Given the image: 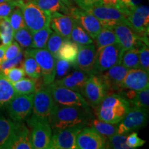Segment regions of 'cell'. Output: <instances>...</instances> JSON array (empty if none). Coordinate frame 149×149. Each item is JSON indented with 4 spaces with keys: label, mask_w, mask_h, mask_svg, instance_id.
Here are the masks:
<instances>
[{
    "label": "cell",
    "mask_w": 149,
    "mask_h": 149,
    "mask_svg": "<svg viewBox=\"0 0 149 149\" xmlns=\"http://www.w3.org/2000/svg\"><path fill=\"white\" fill-rule=\"evenodd\" d=\"M0 39L2 44H9L14 40V31L8 17H0Z\"/></svg>",
    "instance_id": "cell-37"
},
{
    "label": "cell",
    "mask_w": 149,
    "mask_h": 149,
    "mask_svg": "<svg viewBox=\"0 0 149 149\" xmlns=\"http://www.w3.org/2000/svg\"><path fill=\"white\" fill-rule=\"evenodd\" d=\"M139 61L140 68L149 72V49L148 45L144 44L139 49Z\"/></svg>",
    "instance_id": "cell-43"
},
{
    "label": "cell",
    "mask_w": 149,
    "mask_h": 149,
    "mask_svg": "<svg viewBox=\"0 0 149 149\" xmlns=\"http://www.w3.org/2000/svg\"><path fill=\"white\" fill-rule=\"evenodd\" d=\"M24 57L25 59L22 61V66L26 74L31 78L42 77V70L36 60L31 56L24 55Z\"/></svg>",
    "instance_id": "cell-35"
},
{
    "label": "cell",
    "mask_w": 149,
    "mask_h": 149,
    "mask_svg": "<svg viewBox=\"0 0 149 149\" xmlns=\"http://www.w3.org/2000/svg\"><path fill=\"white\" fill-rule=\"evenodd\" d=\"M72 66V64L69 61L65 59L57 58L55 65V78L57 77V79H59L67 75L70 70Z\"/></svg>",
    "instance_id": "cell-41"
},
{
    "label": "cell",
    "mask_w": 149,
    "mask_h": 149,
    "mask_svg": "<svg viewBox=\"0 0 149 149\" xmlns=\"http://www.w3.org/2000/svg\"><path fill=\"white\" fill-rule=\"evenodd\" d=\"M61 1L64 2L65 4H66V6L67 7H68V8H71L72 7H74V0H61Z\"/></svg>",
    "instance_id": "cell-51"
},
{
    "label": "cell",
    "mask_w": 149,
    "mask_h": 149,
    "mask_svg": "<svg viewBox=\"0 0 149 149\" xmlns=\"http://www.w3.org/2000/svg\"><path fill=\"white\" fill-rule=\"evenodd\" d=\"M148 118V109L144 108H130L124 118L117 124L118 134H128L144 127Z\"/></svg>",
    "instance_id": "cell-9"
},
{
    "label": "cell",
    "mask_w": 149,
    "mask_h": 149,
    "mask_svg": "<svg viewBox=\"0 0 149 149\" xmlns=\"http://www.w3.org/2000/svg\"><path fill=\"white\" fill-rule=\"evenodd\" d=\"M19 1L26 27L33 33L50 26L51 15L41 9L32 1Z\"/></svg>",
    "instance_id": "cell-4"
},
{
    "label": "cell",
    "mask_w": 149,
    "mask_h": 149,
    "mask_svg": "<svg viewBox=\"0 0 149 149\" xmlns=\"http://www.w3.org/2000/svg\"><path fill=\"white\" fill-rule=\"evenodd\" d=\"M121 95L129 102L134 107L144 108L148 109L149 107V88L139 91L130 90L127 93H122Z\"/></svg>",
    "instance_id": "cell-28"
},
{
    "label": "cell",
    "mask_w": 149,
    "mask_h": 149,
    "mask_svg": "<svg viewBox=\"0 0 149 149\" xmlns=\"http://www.w3.org/2000/svg\"><path fill=\"white\" fill-rule=\"evenodd\" d=\"M51 92L55 103L66 106H77L89 108L90 106L81 93L53 82L45 85Z\"/></svg>",
    "instance_id": "cell-10"
},
{
    "label": "cell",
    "mask_w": 149,
    "mask_h": 149,
    "mask_svg": "<svg viewBox=\"0 0 149 149\" xmlns=\"http://www.w3.org/2000/svg\"><path fill=\"white\" fill-rule=\"evenodd\" d=\"M34 93L17 95L7 107V111L11 120L15 122H24L31 116L33 111Z\"/></svg>",
    "instance_id": "cell-11"
},
{
    "label": "cell",
    "mask_w": 149,
    "mask_h": 149,
    "mask_svg": "<svg viewBox=\"0 0 149 149\" xmlns=\"http://www.w3.org/2000/svg\"><path fill=\"white\" fill-rule=\"evenodd\" d=\"M139 48L135 47L124 51L121 59L120 64L127 69L140 68L139 61Z\"/></svg>",
    "instance_id": "cell-32"
},
{
    "label": "cell",
    "mask_w": 149,
    "mask_h": 149,
    "mask_svg": "<svg viewBox=\"0 0 149 149\" xmlns=\"http://www.w3.org/2000/svg\"><path fill=\"white\" fill-rule=\"evenodd\" d=\"M92 117L90 108L55 103L48 120L52 130L56 131L77 125L86 126L88 120Z\"/></svg>",
    "instance_id": "cell-1"
},
{
    "label": "cell",
    "mask_w": 149,
    "mask_h": 149,
    "mask_svg": "<svg viewBox=\"0 0 149 149\" xmlns=\"http://www.w3.org/2000/svg\"><path fill=\"white\" fill-rule=\"evenodd\" d=\"M22 1H33V0H21Z\"/></svg>",
    "instance_id": "cell-53"
},
{
    "label": "cell",
    "mask_w": 149,
    "mask_h": 149,
    "mask_svg": "<svg viewBox=\"0 0 149 149\" xmlns=\"http://www.w3.org/2000/svg\"><path fill=\"white\" fill-rule=\"evenodd\" d=\"M70 39L77 43L79 46L88 45V44L94 43L93 40L89 36L88 33L75 22H74L73 27L72 29Z\"/></svg>",
    "instance_id": "cell-33"
},
{
    "label": "cell",
    "mask_w": 149,
    "mask_h": 149,
    "mask_svg": "<svg viewBox=\"0 0 149 149\" xmlns=\"http://www.w3.org/2000/svg\"><path fill=\"white\" fill-rule=\"evenodd\" d=\"M69 15L73 18L74 22L88 33L93 40L95 39L96 36L102 29V26L100 21L88 11L74 6L70 8Z\"/></svg>",
    "instance_id": "cell-13"
},
{
    "label": "cell",
    "mask_w": 149,
    "mask_h": 149,
    "mask_svg": "<svg viewBox=\"0 0 149 149\" xmlns=\"http://www.w3.org/2000/svg\"><path fill=\"white\" fill-rule=\"evenodd\" d=\"M26 120L29 126L31 128V141L33 148H51L53 130L49 120L33 115Z\"/></svg>",
    "instance_id": "cell-3"
},
{
    "label": "cell",
    "mask_w": 149,
    "mask_h": 149,
    "mask_svg": "<svg viewBox=\"0 0 149 149\" xmlns=\"http://www.w3.org/2000/svg\"><path fill=\"white\" fill-rule=\"evenodd\" d=\"M127 134H118L108 137L106 139L105 148L130 149L126 144Z\"/></svg>",
    "instance_id": "cell-38"
},
{
    "label": "cell",
    "mask_w": 149,
    "mask_h": 149,
    "mask_svg": "<svg viewBox=\"0 0 149 149\" xmlns=\"http://www.w3.org/2000/svg\"><path fill=\"white\" fill-rule=\"evenodd\" d=\"M108 95V90L100 73L91 74L86 81L82 95L93 109Z\"/></svg>",
    "instance_id": "cell-8"
},
{
    "label": "cell",
    "mask_w": 149,
    "mask_h": 149,
    "mask_svg": "<svg viewBox=\"0 0 149 149\" xmlns=\"http://www.w3.org/2000/svg\"><path fill=\"white\" fill-rule=\"evenodd\" d=\"M145 142H146V141L139 138L138 134L136 132H133L126 137V144L129 147L130 149L142 146L145 144Z\"/></svg>",
    "instance_id": "cell-46"
},
{
    "label": "cell",
    "mask_w": 149,
    "mask_h": 149,
    "mask_svg": "<svg viewBox=\"0 0 149 149\" xmlns=\"http://www.w3.org/2000/svg\"><path fill=\"white\" fill-rule=\"evenodd\" d=\"M90 74L82 70L76 69L72 73L68 74L59 79H56L53 82L55 84L70 88L82 95L85 83Z\"/></svg>",
    "instance_id": "cell-22"
},
{
    "label": "cell",
    "mask_w": 149,
    "mask_h": 149,
    "mask_svg": "<svg viewBox=\"0 0 149 149\" xmlns=\"http://www.w3.org/2000/svg\"><path fill=\"white\" fill-rule=\"evenodd\" d=\"M14 40L22 48L29 49L31 48L33 33L26 27L22 28L14 32Z\"/></svg>",
    "instance_id": "cell-36"
},
{
    "label": "cell",
    "mask_w": 149,
    "mask_h": 149,
    "mask_svg": "<svg viewBox=\"0 0 149 149\" xmlns=\"http://www.w3.org/2000/svg\"><path fill=\"white\" fill-rule=\"evenodd\" d=\"M74 21L71 15L55 13L51 15L50 27L64 38L70 39Z\"/></svg>",
    "instance_id": "cell-23"
},
{
    "label": "cell",
    "mask_w": 149,
    "mask_h": 149,
    "mask_svg": "<svg viewBox=\"0 0 149 149\" xmlns=\"http://www.w3.org/2000/svg\"><path fill=\"white\" fill-rule=\"evenodd\" d=\"M65 39L66 38L61 36L58 33L53 31L48 38L47 44H46V49L56 57L57 52Z\"/></svg>",
    "instance_id": "cell-40"
},
{
    "label": "cell",
    "mask_w": 149,
    "mask_h": 149,
    "mask_svg": "<svg viewBox=\"0 0 149 149\" xmlns=\"http://www.w3.org/2000/svg\"><path fill=\"white\" fill-rule=\"evenodd\" d=\"M86 126L94 128L97 133L102 135L106 139L115 135L117 132V124H111V123L99 120V119L93 118V117L88 120Z\"/></svg>",
    "instance_id": "cell-30"
},
{
    "label": "cell",
    "mask_w": 149,
    "mask_h": 149,
    "mask_svg": "<svg viewBox=\"0 0 149 149\" xmlns=\"http://www.w3.org/2000/svg\"><path fill=\"white\" fill-rule=\"evenodd\" d=\"M106 139L94 128L85 126L76 137V149L105 148Z\"/></svg>",
    "instance_id": "cell-16"
},
{
    "label": "cell",
    "mask_w": 149,
    "mask_h": 149,
    "mask_svg": "<svg viewBox=\"0 0 149 149\" xmlns=\"http://www.w3.org/2000/svg\"><path fill=\"white\" fill-rule=\"evenodd\" d=\"M87 11L97 19L102 27L113 29V27L119 24H125L130 26L127 19L130 13L120 7L101 5Z\"/></svg>",
    "instance_id": "cell-5"
},
{
    "label": "cell",
    "mask_w": 149,
    "mask_h": 149,
    "mask_svg": "<svg viewBox=\"0 0 149 149\" xmlns=\"http://www.w3.org/2000/svg\"><path fill=\"white\" fill-rule=\"evenodd\" d=\"M22 52V48L17 44V42H13L10 43L7 46L5 51L4 60L5 59H10L15 57L17 55Z\"/></svg>",
    "instance_id": "cell-47"
},
{
    "label": "cell",
    "mask_w": 149,
    "mask_h": 149,
    "mask_svg": "<svg viewBox=\"0 0 149 149\" xmlns=\"http://www.w3.org/2000/svg\"><path fill=\"white\" fill-rule=\"evenodd\" d=\"M2 73L12 84L22 79L26 75L24 68H22V66L20 67H13V68H10V69L6 70V71L2 72Z\"/></svg>",
    "instance_id": "cell-42"
},
{
    "label": "cell",
    "mask_w": 149,
    "mask_h": 149,
    "mask_svg": "<svg viewBox=\"0 0 149 149\" xmlns=\"http://www.w3.org/2000/svg\"><path fill=\"white\" fill-rule=\"evenodd\" d=\"M8 149H33L31 131L24 122H15L14 133Z\"/></svg>",
    "instance_id": "cell-21"
},
{
    "label": "cell",
    "mask_w": 149,
    "mask_h": 149,
    "mask_svg": "<svg viewBox=\"0 0 149 149\" xmlns=\"http://www.w3.org/2000/svg\"><path fill=\"white\" fill-rule=\"evenodd\" d=\"M128 70V69L122 65L117 64L100 73L107 88L108 95L109 91L111 92L110 94L113 93V91L122 92V83Z\"/></svg>",
    "instance_id": "cell-18"
},
{
    "label": "cell",
    "mask_w": 149,
    "mask_h": 149,
    "mask_svg": "<svg viewBox=\"0 0 149 149\" xmlns=\"http://www.w3.org/2000/svg\"><path fill=\"white\" fill-rule=\"evenodd\" d=\"M17 95L13 84L0 71V109L6 107Z\"/></svg>",
    "instance_id": "cell-26"
},
{
    "label": "cell",
    "mask_w": 149,
    "mask_h": 149,
    "mask_svg": "<svg viewBox=\"0 0 149 149\" xmlns=\"http://www.w3.org/2000/svg\"><path fill=\"white\" fill-rule=\"evenodd\" d=\"M94 40H95L96 50L100 49L105 46L111 45L117 42L116 35L113 30L106 27H102V30Z\"/></svg>",
    "instance_id": "cell-31"
},
{
    "label": "cell",
    "mask_w": 149,
    "mask_h": 149,
    "mask_svg": "<svg viewBox=\"0 0 149 149\" xmlns=\"http://www.w3.org/2000/svg\"><path fill=\"white\" fill-rule=\"evenodd\" d=\"M17 6H19V0H12L0 3V17H8L13 10Z\"/></svg>",
    "instance_id": "cell-45"
},
{
    "label": "cell",
    "mask_w": 149,
    "mask_h": 149,
    "mask_svg": "<svg viewBox=\"0 0 149 149\" xmlns=\"http://www.w3.org/2000/svg\"><path fill=\"white\" fill-rule=\"evenodd\" d=\"M32 1L51 15L55 13L69 15L70 9L61 0H33Z\"/></svg>",
    "instance_id": "cell-29"
},
{
    "label": "cell",
    "mask_w": 149,
    "mask_h": 149,
    "mask_svg": "<svg viewBox=\"0 0 149 149\" xmlns=\"http://www.w3.org/2000/svg\"><path fill=\"white\" fill-rule=\"evenodd\" d=\"M124 51L117 42L96 50L95 61L93 74L101 73L115 65L120 64Z\"/></svg>",
    "instance_id": "cell-6"
},
{
    "label": "cell",
    "mask_w": 149,
    "mask_h": 149,
    "mask_svg": "<svg viewBox=\"0 0 149 149\" xmlns=\"http://www.w3.org/2000/svg\"><path fill=\"white\" fill-rule=\"evenodd\" d=\"M116 35L117 42L124 51L130 48H140L144 44L148 45V36H141L129 26L125 24H119L113 28Z\"/></svg>",
    "instance_id": "cell-12"
},
{
    "label": "cell",
    "mask_w": 149,
    "mask_h": 149,
    "mask_svg": "<svg viewBox=\"0 0 149 149\" xmlns=\"http://www.w3.org/2000/svg\"><path fill=\"white\" fill-rule=\"evenodd\" d=\"M14 129L15 122L0 113V149H8Z\"/></svg>",
    "instance_id": "cell-25"
},
{
    "label": "cell",
    "mask_w": 149,
    "mask_h": 149,
    "mask_svg": "<svg viewBox=\"0 0 149 149\" xmlns=\"http://www.w3.org/2000/svg\"><path fill=\"white\" fill-rule=\"evenodd\" d=\"M55 104L51 92L44 85L34 93L32 115L48 120Z\"/></svg>",
    "instance_id": "cell-14"
},
{
    "label": "cell",
    "mask_w": 149,
    "mask_h": 149,
    "mask_svg": "<svg viewBox=\"0 0 149 149\" xmlns=\"http://www.w3.org/2000/svg\"><path fill=\"white\" fill-rule=\"evenodd\" d=\"M130 27L141 36H148L149 32V8L147 6H136L127 18Z\"/></svg>",
    "instance_id": "cell-17"
},
{
    "label": "cell",
    "mask_w": 149,
    "mask_h": 149,
    "mask_svg": "<svg viewBox=\"0 0 149 149\" xmlns=\"http://www.w3.org/2000/svg\"><path fill=\"white\" fill-rule=\"evenodd\" d=\"M84 127L77 125L53 131L50 149H76V137Z\"/></svg>",
    "instance_id": "cell-15"
},
{
    "label": "cell",
    "mask_w": 149,
    "mask_h": 149,
    "mask_svg": "<svg viewBox=\"0 0 149 149\" xmlns=\"http://www.w3.org/2000/svg\"><path fill=\"white\" fill-rule=\"evenodd\" d=\"M17 95H28L35 93L44 86L42 77L22 78L16 82L13 83Z\"/></svg>",
    "instance_id": "cell-24"
},
{
    "label": "cell",
    "mask_w": 149,
    "mask_h": 149,
    "mask_svg": "<svg viewBox=\"0 0 149 149\" xmlns=\"http://www.w3.org/2000/svg\"><path fill=\"white\" fill-rule=\"evenodd\" d=\"M102 5L111 6H118L120 0H102Z\"/></svg>",
    "instance_id": "cell-49"
},
{
    "label": "cell",
    "mask_w": 149,
    "mask_h": 149,
    "mask_svg": "<svg viewBox=\"0 0 149 149\" xmlns=\"http://www.w3.org/2000/svg\"><path fill=\"white\" fill-rule=\"evenodd\" d=\"M94 109L99 120L117 124L129 111L130 104L121 94L111 93L107 95L101 103Z\"/></svg>",
    "instance_id": "cell-2"
},
{
    "label": "cell",
    "mask_w": 149,
    "mask_h": 149,
    "mask_svg": "<svg viewBox=\"0 0 149 149\" xmlns=\"http://www.w3.org/2000/svg\"><path fill=\"white\" fill-rule=\"evenodd\" d=\"M24 53L21 52L15 57L10 59H5L0 65V71L1 72H4L13 67L17 66L18 65L22 64V59H23Z\"/></svg>",
    "instance_id": "cell-44"
},
{
    "label": "cell",
    "mask_w": 149,
    "mask_h": 149,
    "mask_svg": "<svg viewBox=\"0 0 149 149\" xmlns=\"http://www.w3.org/2000/svg\"><path fill=\"white\" fill-rule=\"evenodd\" d=\"M52 32L53 31L48 26L33 33L31 48H45Z\"/></svg>",
    "instance_id": "cell-34"
},
{
    "label": "cell",
    "mask_w": 149,
    "mask_h": 149,
    "mask_svg": "<svg viewBox=\"0 0 149 149\" xmlns=\"http://www.w3.org/2000/svg\"><path fill=\"white\" fill-rule=\"evenodd\" d=\"M24 55L31 56L40 66L42 70V77L44 85L53 83L55 80V65L57 58L46 48L26 49Z\"/></svg>",
    "instance_id": "cell-7"
},
{
    "label": "cell",
    "mask_w": 149,
    "mask_h": 149,
    "mask_svg": "<svg viewBox=\"0 0 149 149\" xmlns=\"http://www.w3.org/2000/svg\"><path fill=\"white\" fill-rule=\"evenodd\" d=\"M12 1V0H0V3L6 2V1Z\"/></svg>",
    "instance_id": "cell-52"
},
{
    "label": "cell",
    "mask_w": 149,
    "mask_h": 149,
    "mask_svg": "<svg viewBox=\"0 0 149 149\" xmlns=\"http://www.w3.org/2000/svg\"><path fill=\"white\" fill-rule=\"evenodd\" d=\"M96 57V48L93 44L79 45L77 58L72 65L76 69L93 74Z\"/></svg>",
    "instance_id": "cell-20"
},
{
    "label": "cell",
    "mask_w": 149,
    "mask_h": 149,
    "mask_svg": "<svg viewBox=\"0 0 149 149\" xmlns=\"http://www.w3.org/2000/svg\"><path fill=\"white\" fill-rule=\"evenodd\" d=\"M78 51H79V45L77 43L70 39L66 38L61 44L56 57L65 59L73 65L77 58Z\"/></svg>",
    "instance_id": "cell-27"
},
{
    "label": "cell",
    "mask_w": 149,
    "mask_h": 149,
    "mask_svg": "<svg viewBox=\"0 0 149 149\" xmlns=\"http://www.w3.org/2000/svg\"><path fill=\"white\" fill-rule=\"evenodd\" d=\"M74 1L79 8L86 11L95 6L102 5V0H74Z\"/></svg>",
    "instance_id": "cell-48"
},
{
    "label": "cell",
    "mask_w": 149,
    "mask_h": 149,
    "mask_svg": "<svg viewBox=\"0 0 149 149\" xmlns=\"http://www.w3.org/2000/svg\"><path fill=\"white\" fill-rule=\"evenodd\" d=\"M8 44H1L0 45V65L4 60L5 51Z\"/></svg>",
    "instance_id": "cell-50"
},
{
    "label": "cell",
    "mask_w": 149,
    "mask_h": 149,
    "mask_svg": "<svg viewBox=\"0 0 149 149\" xmlns=\"http://www.w3.org/2000/svg\"><path fill=\"white\" fill-rule=\"evenodd\" d=\"M149 72L141 68L128 69L122 83V89L139 91L149 88Z\"/></svg>",
    "instance_id": "cell-19"
},
{
    "label": "cell",
    "mask_w": 149,
    "mask_h": 149,
    "mask_svg": "<svg viewBox=\"0 0 149 149\" xmlns=\"http://www.w3.org/2000/svg\"><path fill=\"white\" fill-rule=\"evenodd\" d=\"M8 19L14 32L19 29L26 27L23 14H22L21 7L19 6H16L13 10L8 17Z\"/></svg>",
    "instance_id": "cell-39"
}]
</instances>
